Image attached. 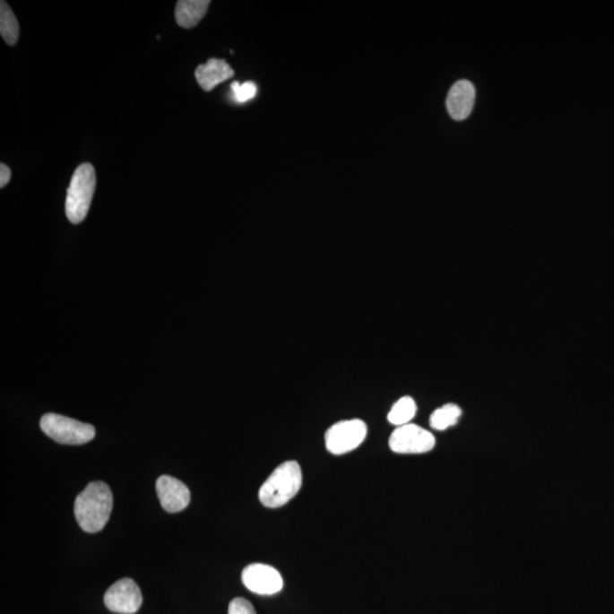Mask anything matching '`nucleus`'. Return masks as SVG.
Segmentation results:
<instances>
[{
	"instance_id": "nucleus-11",
	"label": "nucleus",
	"mask_w": 614,
	"mask_h": 614,
	"mask_svg": "<svg viewBox=\"0 0 614 614\" xmlns=\"http://www.w3.org/2000/svg\"><path fill=\"white\" fill-rule=\"evenodd\" d=\"M235 71L226 61L219 58H211L206 65H199L195 72L197 82L203 91H211L220 83L234 76Z\"/></svg>"
},
{
	"instance_id": "nucleus-13",
	"label": "nucleus",
	"mask_w": 614,
	"mask_h": 614,
	"mask_svg": "<svg viewBox=\"0 0 614 614\" xmlns=\"http://www.w3.org/2000/svg\"><path fill=\"white\" fill-rule=\"evenodd\" d=\"M417 403L412 397L404 396L400 398L393 405L391 412L388 413V421L396 427L409 425L417 414Z\"/></svg>"
},
{
	"instance_id": "nucleus-1",
	"label": "nucleus",
	"mask_w": 614,
	"mask_h": 614,
	"mask_svg": "<svg viewBox=\"0 0 614 614\" xmlns=\"http://www.w3.org/2000/svg\"><path fill=\"white\" fill-rule=\"evenodd\" d=\"M113 509L111 489L103 481H92L75 499L74 515L82 531L95 533L108 523Z\"/></svg>"
},
{
	"instance_id": "nucleus-16",
	"label": "nucleus",
	"mask_w": 614,
	"mask_h": 614,
	"mask_svg": "<svg viewBox=\"0 0 614 614\" xmlns=\"http://www.w3.org/2000/svg\"><path fill=\"white\" fill-rule=\"evenodd\" d=\"M231 91L232 94H234L235 101L239 104L247 103V101L252 100L257 94L256 84L252 82L244 83L235 82L231 84Z\"/></svg>"
},
{
	"instance_id": "nucleus-9",
	"label": "nucleus",
	"mask_w": 614,
	"mask_h": 614,
	"mask_svg": "<svg viewBox=\"0 0 614 614\" xmlns=\"http://www.w3.org/2000/svg\"><path fill=\"white\" fill-rule=\"evenodd\" d=\"M156 491L165 511L177 514L189 506L190 491L184 482L171 476L160 477Z\"/></svg>"
},
{
	"instance_id": "nucleus-6",
	"label": "nucleus",
	"mask_w": 614,
	"mask_h": 614,
	"mask_svg": "<svg viewBox=\"0 0 614 614\" xmlns=\"http://www.w3.org/2000/svg\"><path fill=\"white\" fill-rule=\"evenodd\" d=\"M435 445V436L413 423L396 427L389 438V447L398 454H422L433 450Z\"/></svg>"
},
{
	"instance_id": "nucleus-7",
	"label": "nucleus",
	"mask_w": 614,
	"mask_h": 614,
	"mask_svg": "<svg viewBox=\"0 0 614 614\" xmlns=\"http://www.w3.org/2000/svg\"><path fill=\"white\" fill-rule=\"evenodd\" d=\"M104 602L109 611L121 614H134L141 609L143 595L141 588L133 579L118 580L108 588L104 596Z\"/></svg>"
},
{
	"instance_id": "nucleus-2",
	"label": "nucleus",
	"mask_w": 614,
	"mask_h": 614,
	"mask_svg": "<svg viewBox=\"0 0 614 614\" xmlns=\"http://www.w3.org/2000/svg\"><path fill=\"white\" fill-rule=\"evenodd\" d=\"M302 469L296 461H287L274 470L258 491L264 506L277 509L298 494L302 487Z\"/></svg>"
},
{
	"instance_id": "nucleus-4",
	"label": "nucleus",
	"mask_w": 614,
	"mask_h": 614,
	"mask_svg": "<svg viewBox=\"0 0 614 614\" xmlns=\"http://www.w3.org/2000/svg\"><path fill=\"white\" fill-rule=\"evenodd\" d=\"M40 427L48 437L65 445L86 444L94 439L96 435L95 428L91 425L61 414H45L41 418Z\"/></svg>"
},
{
	"instance_id": "nucleus-17",
	"label": "nucleus",
	"mask_w": 614,
	"mask_h": 614,
	"mask_svg": "<svg viewBox=\"0 0 614 614\" xmlns=\"http://www.w3.org/2000/svg\"><path fill=\"white\" fill-rule=\"evenodd\" d=\"M229 614H256V611L247 600L237 597L229 604Z\"/></svg>"
},
{
	"instance_id": "nucleus-3",
	"label": "nucleus",
	"mask_w": 614,
	"mask_h": 614,
	"mask_svg": "<svg viewBox=\"0 0 614 614\" xmlns=\"http://www.w3.org/2000/svg\"><path fill=\"white\" fill-rule=\"evenodd\" d=\"M96 189V172L91 164L84 163L72 177L65 202L66 217L79 224L86 219Z\"/></svg>"
},
{
	"instance_id": "nucleus-14",
	"label": "nucleus",
	"mask_w": 614,
	"mask_h": 614,
	"mask_svg": "<svg viewBox=\"0 0 614 614\" xmlns=\"http://www.w3.org/2000/svg\"><path fill=\"white\" fill-rule=\"evenodd\" d=\"M20 27L18 20L7 3H0V35L7 45L14 46L19 40Z\"/></svg>"
},
{
	"instance_id": "nucleus-12",
	"label": "nucleus",
	"mask_w": 614,
	"mask_h": 614,
	"mask_svg": "<svg viewBox=\"0 0 614 614\" xmlns=\"http://www.w3.org/2000/svg\"><path fill=\"white\" fill-rule=\"evenodd\" d=\"M210 4L209 0H180L176 7L177 23L185 29L196 27L204 18Z\"/></svg>"
},
{
	"instance_id": "nucleus-8",
	"label": "nucleus",
	"mask_w": 614,
	"mask_h": 614,
	"mask_svg": "<svg viewBox=\"0 0 614 614\" xmlns=\"http://www.w3.org/2000/svg\"><path fill=\"white\" fill-rule=\"evenodd\" d=\"M241 579L246 588L258 595H274L283 587L281 573L275 567L264 563H253L246 566Z\"/></svg>"
},
{
	"instance_id": "nucleus-15",
	"label": "nucleus",
	"mask_w": 614,
	"mask_h": 614,
	"mask_svg": "<svg viewBox=\"0 0 614 614\" xmlns=\"http://www.w3.org/2000/svg\"><path fill=\"white\" fill-rule=\"evenodd\" d=\"M463 416V410L456 404H446L431 414L430 426L435 430L443 431L455 426Z\"/></svg>"
},
{
	"instance_id": "nucleus-18",
	"label": "nucleus",
	"mask_w": 614,
	"mask_h": 614,
	"mask_svg": "<svg viewBox=\"0 0 614 614\" xmlns=\"http://www.w3.org/2000/svg\"><path fill=\"white\" fill-rule=\"evenodd\" d=\"M11 177L12 173L10 168L4 163L0 164V188L5 187L11 180Z\"/></svg>"
},
{
	"instance_id": "nucleus-10",
	"label": "nucleus",
	"mask_w": 614,
	"mask_h": 614,
	"mask_svg": "<svg viewBox=\"0 0 614 614\" xmlns=\"http://www.w3.org/2000/svg\"><path fill=\"white\" fill-rule=\"evenodd\" d=\"M474 99H476V89L469 80H460L453 84L448 92L446 106L447 111L455 121H463L472 112Z\"/></svg>"
},
{
	"instance_id": "nucleus-5",
	"label": "nucleus",
	"mask_w": 614,
	"mask_h": 614,
	"mask_svg": "<svg viewBox=\"0 0 614 614\" xmlns=\"http://www.w3.org/2000/svg\"><path fill=\"white\" fill-rule=\"evenodd\" d=\"M368 434L366 422L351 419L334 423L325 433V446L334 455L354 451L364 442Z\"/></svg>"
}]
</instances>
